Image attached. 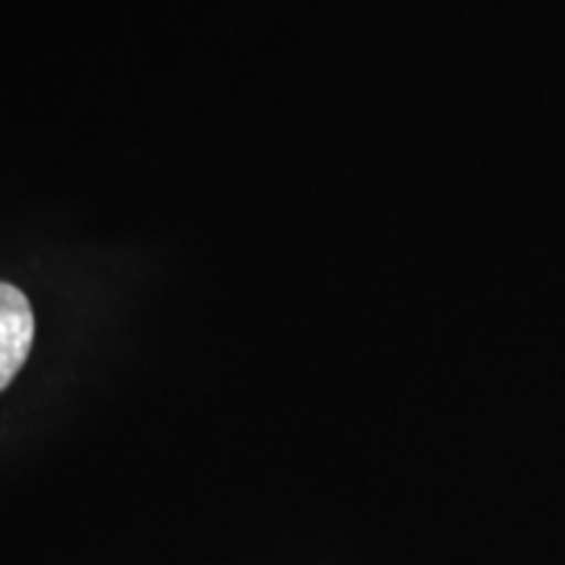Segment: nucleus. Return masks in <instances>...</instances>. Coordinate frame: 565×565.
Returning a JSON list of instances; mask_svg holds the SVG:
<instances>
[{
  "label": "nucleus",
  "instance_id": "1",
  "mask_svg": "<svg viewBox=\"0 0 565 565\" xmlns=\"http://www.w3.org/2000/svg\"><path fill=\"white\" fill-rule=\"evenodd\" d=\"M34 341V317L17 286L0 282V391L13 383Z\"/></svg>",
  "mask_w": 565,
  "mask_h": 565
}]
</instances>
